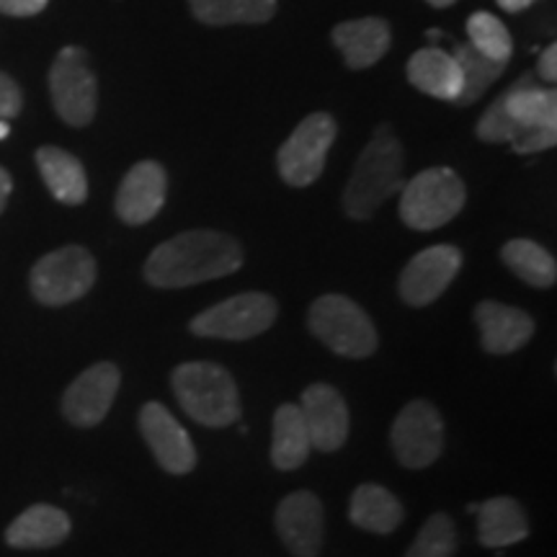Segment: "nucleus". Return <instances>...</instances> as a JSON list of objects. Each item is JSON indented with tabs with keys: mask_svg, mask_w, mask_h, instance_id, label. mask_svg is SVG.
I'll return each mask as SVG.
<instances>
[{
	"mask_svg": "<svg viewBox=\"0 0 557 557\" xmlns=\"http://www.w3.org/2000/svg\"><path fill=\"white\" fill-rule=\"evenodd\" d=\"M243 248L233 235L218 230H189L160 243L145 261V278L158 289H184L235 274Z\"/></svg>",
	"mask_w": 557,
	"mask_h": 557,
	"instance_id": "obj_1",
	"label": "nucleus"
},
{
	"mask_svg": "<svg viewBox=\"0 0 557 557\" xmlns=\"http://www.w3.org/2000/svg\"><path fill=\"white\" fill-rule=\"evenodd\" d=\"M406 156L387 124L374 129L367 148L361 150L344 191V212L351 220H369L385 201L403 189Z\"/></svg>",
	"mask_w": 557,
	"mask_h": 557,
	"instance_id": "obj_2",
	"label": "nucleus"
},
{
	"mask_svg": "<svg viewBox=\"0 0 557 557\" xmlns=\"http://www.w3.org/2000/svg\"><path fill=\"white\" fill-rule=\"evenodd\" d=\"M178 406L207 429L233 426L240 418V395L233 374L212 361H186L171 372Z\"/></svg>",
	"mask_w": 557,
	"mask_h": 557,
	"instance_id": "obj_3",
	"label": "nucleus"
},
{
	"mask_svg": "<svg viewBox=\"0 0 557 557\" xmlns=\"http://www.w3.org/2000/svg\"><path fill=\"white\" fill-rule=\"evenodd\" d=\"M400 191L398 214L403 225L418 230V233L444 227L462 212L465 201H468L465 181L459 178L457 171L444 169V165L421 171L408 184H403Z\"/></svg>",
	"mask_w": 557,
	"mask_h": 557,
	"instance_id": "obj_4",
	"label": "nucleus"
},
{
	"mask_svg": "<svg viewBox=\"0 0 557 557\" xmlns=\"http://www.w3.org/2000/svg\"><path fill=\"white\" fill-rule=\"evenodd\" d=\"M308 325L312 336L323 341L338 357L367 359L377 351V329L367 312L344 295H323L315 299Z\"/></svg>",
	"mask_w": 557,
	"mask_h": 557,
	"instance_id": "obj_5",
	"label": "nucleus"
},
{
	"mask_svg": "<svg viewBox=\"0 0 557 557\" xmlns=\"http://www.w3.org/2000/svg\"><path fill=\"white\" fill-rule=\"evenodd\" d=\"M96 284V259L83 246H65L41 256L29 274V287L37 302L62 308L88 295Z\"/></svg>",
	"mask_w": 557,
	"mask_h": 557,
	"instance_id": "obj_6",
	"label": "nucleus"
},
{
	"mask_svg": "<svg viewBox=\"0 0 557 557\" xmlns=\"http://www.w3.org/2000/svg\"><path fill=\"white\" fill-rule=\"evenodd\" d=\"M336 135L338 127L331 114L318 111V114L305 116L276 152V169L284 184L295 189L315 184L325 169V158L336 143Z\"/></svg>",
	"mask_w": 557,
	"mask_h": 557,
	"instance_id": "obj_7",
	"label": "nucleus"
},
{
	"mask_svg": "<svg viewBox=\"0 0 557 557\" xmlns=\"http://www.w3.org/2000/svg\"><path fill=\"white\" fill-rule=\"evenodd\" d=\"M276 299L263 292H246L212 305L191 320V333L201 338L248 341L267 333L276 320Z\"/></svg>",
	"mask_w": 557,
	"mask_h": 557,
	"instance_id": "obj_8",
	"label": "nucleus"
},
{
	"mask_svg": "<svg viewBox=\"0 0 557 557\" xmlns=\"http://www.w3.org/2000/svg\"><path fill=\"white\" fill-rule=\"evenodd\" d=\"M50 94L54 111L70 127H86L96 116L99 86L94 70L88 67V54L81 47L60 50L50 70Z\"/></svg>",
	"mask_w": 557,
	"mask_h": 557,
	"instance_id": "obj_9",
	"label": "nucleus"
},
{
	"mask_svg": "<svg viewBox=\"0 0 557 557\" xmlns=\"http://www.w3.org/2000/svg\"><path fill=\"white\" fill-rule=\"evenodd\" d=\"M389 442L398 462L408 470L434 465L444 449V421L429 400H413L395 418Z\"/></svg>",
	"mask_w": 557,
	"mask_h": 557,
	"instance_id": "obj_10",
	"label": "nucleus"
},
{
	"mask_svg": "<svg viewBox=\"0 0 557 557\" xmlns=\"http://www.w3.org/2000/svg\"><path fill=\"white\" fill-rule=\"evenodd\" d=\"M462 269V253L455 246H431L413 256L400 274V297L410 308H426L447 292Z\"/></svg>",
	"mask_w": 557,
	"mask_h": 557,
	"instance_id": "obj_11",
	"label": "nucleus"
},
{
	"mask_svg": "<svg viewBox=\"0 0 557 557\" xmlns=\"http://www.w3.org/2000/svg\"><path fill=\"white\" fill-rule=\"evenodd\" d=\"M139 431L158 459V465L171 475H189L197 468V449H194L186 429L176 421V416L160 403H145L139 410Z\"/></svg>",
	"mask_w": 557,
	"mask_h": 557,
	"instance_id": "obj_12",
	"label": "nucleus"
},
{
	"mask_svg": "<svg viewBox=\"0 0 557 557\" xmlns=\"http://www.w3.org/2000/svg\"><path fill=\"white\" fill-rule=\"evenodd\" d=\"M122 374L120 369L109 361L88 367L78 374V380L65 389L62 398V413L73 426L90 429L99 426L107 413L114 406L116 393H120Z\"/></svg>",
	"mask_w": 557,
	"mask_h": 557,
	"instance_id": "obj_13",
	"label": "nucleus"
},
{
	"mask_svg": "<svg viewBox=\"0 0 557 557\" xmlns=\"http://www.w3.org/2000/svg\"><path fill=\"white\" fill-rule=\"evenodd\" d=\"M165 194H169V176L163 165L156 160H139L122 178L114 201L116 214L132 227L148 225L163 209Z\"/></svg>",
	"mask_w": 557,
	"mask_h": 557,
	"instance_id": "obj_14",
	"label": "nucleus"
},
{
	"mask_svg": "<svg viewBox=\"0 0 557 557\" xmlns=\"http://www.w3.org/2000/svg\"><path fill=\"white\" fill-rule=\"evenodd\" d=\"M299 413L308 426L312 449L333 455L348 438V408L341 393L331 385H310L302 393Z\"/></svg>",
	"mask_w": 557,
	"mask_h": 557,
	"instance_id": "obj_15",
	"label": "nucleus"
},
{
	"mask_svg": "<svg viewBox=\"0 0 557 557\" xmlns=\"http://www.w3.org/2000/svg\"><path fill=\"white\" fill-rule=\"evenodd\" d=\"M276 532L295 557H318L323 547V506L310 491L292 493L276 508Z\"/></svg>",
	"mask_w": 557,
	"mask_h": 557,
	"instance_id": "obj_16",
	"label": "nucleus"
},
{
	"mask_svg": "<svg viewBox=\"0 0 557 557\" xmlns=\"http://www.w3.org/2000/svg\"><path fill=\"white\" fill-rule=\"evenodd\" d=\"M475 323L480 329V344L487 354H496V357L519 351L534 336V320L524 310L493 302V299L478 305Z\"/></svg>",
	"mask_w": 557,
	"mask_h": 557,
	"instance_id": "obj_17",
	"label": "nucleus"
},
{
	"mask_svg": "<svg viewBox=\"0 0 557 557\" xmlns=\"http://www.w3.org/2000/svg\"><path fill=\"white\" fill-rule=\"evenodd\" d=\"M389 26L385 18L367 16L344 21L333 29V45L344 54L351 70H367L385 58L389 50Z\"/></svg>",
	"mask_w": 557,
	"mask_h": 557,
	"instance_id": "obj_18",
	"label": "nucleus"
},
{
	"mask_svg": "<svg viewBox=\"0 0 557 557\" xmlns=\"http://www.w3.org/2000/svg\"><path fill=\"white\" fill-rule=\"evenodd\" d=\"M408 81L410 86L431 99L449 103H455L462 90V73H459L455 54L438 50V47H426V50L410 54Z\"/></svg>",
	"mask_w": 557,
	"mask_h": 557,
	"instance_id": "obj_19",
	"label": "nucleus"
},
{
	"mask_svg": "<svg viewBox=\"0 0 557 557\" xmlns=\"http://www.w3.org/2000/svg\"><path fill=\"white\" fill-rule=\"evenodd\" d=\"M67 534V513L62 508L37 504L13 519V524L5 529V542L16 549H47L65 542Z\"/></svg>",
	"mask_w": 557,
	"mask_h": 557,
	"instance_id": "obj_20",
	"label": "nucleus"
},
{
	"mask_svg": "<svg viewBox=\"0 0 557 557\" xmlns=\"http://www.w3.org/2000/svg\"><path fill=\"white\" fill-rule=\"evenodd\" d=\"M37 169L41 181L60 205L78 207L88 199V176L83 163L67 150L45 145L37 150Z\"/></svg>",
	"mask_w": 557,
	"mask_h": 557,
	"instance_id": "obj_21",
	"label": "nucleus"
},
{
	"mask_svg": "<svg viewBox=\"0 0 557 557\" xmlns=\"http://www.w3.org/2000/svg\"><path fill=\"white\" fill-rule=\"evenodd\" d=\"M529 521L524 506L511 496H496L478 508V540L483 547H511L527 540Z\"/></svg>",
	"mask_w": 557,
	"mask_h": 557,
	"instance_id": "obj_22",
	"label": "nucleus"
},
{
	"mask_svg": "<svg viewBox=\"0 0 557 557\" xmlns=\"http://www.w3.org/2000/svg\"><path fill=\"white\" fill-rule=\"evenodd\" d=\"M310 451V434L302 413H299V406L287 403V406L276 408L274 434H271V462H274V468L282 472L302 468Z\"/></svg>",
	"mask_w": 557,
	"mask_h": 557,
	"instance_id": "obj_23",
	"label": "nucleus"
},
{
	"mask_svg": "<svg viewBox=\"0 0 557 557\" xmlns=\"http://www.w3.org/2000/svg\"><path fill=\"white\" fill-rule=\"evenodd\" d=\"M348 519L364 532L393 534L403 521V506L387 487L364 483L354 491L351 504H348Z\"/></svg>",
	"mask_w": 557,
	"mask_h": 557,
	"instance_id": "obj_24",
	"label": "nucleus"
},
{
	"mask_svg": "<svg viewBox=\"0 0 557 557\" xmlns=\"http://www.w3.org/2000/svg\"><path fill=\"white\" fill-rule=\"evenodd\" d=\"M500 96H504L506 111L521 124V127H534V124H557L555 88L537 81V75L534 73L521 75V78Z\"/></svg>",
	"mask_w": 557,
	"mask_h": 557,
	"instance_id": "obj_25",
	"label": "nucleus"
},
{
	"mask_svg": "<svg viewBox=\"0 0 557 557\" xmlns=\"http://www.w3.org/2000/svg\"><path fill=\"white\" fill-rule=\"evenodd\" d=\"M500 259L529 287L549 289L557 282L555 256L547 248H542L540 243L527 238L508 240L500 248Z\"/></svg>",
	"mask_w": 557,
	"mask_h": 557,
	"instance_id": "obj_26",
	"label": "nucleus"
},
{
	"mask_svg": "<svg viewBox=\"0 0 557 557\" xmlns=\"http://www.w3.org/2000/svg\"><path fill=\"white\" fill-rule=\"evenodd\" d=\"M189 5L207 26L267 24L276 13V0H189Z\"/></svg>",
	"mask_w": 557,
	"mask_h": 557,
	"instance_id": "obj_27",
	"label": "nucleus"
},
{
	"mask_svg": "<svg viewBox=\"0 0 557 557\" xmlns=\"http://www.w3.org/2000/svg\"><path fill=\"white\" fill-rule=\"evenodd\" d=\"M455 60L459 65V73H462V90L457 96V107H472V103L480 101L485 96V90L496 83L500 75H504L506 62L487 60L485 54H480L470 41L465 45H455Z\"/></svg>",
	"mask_w": 557,
	"mask_h": 557,
	"instance_id": "obj_28",
	"label": "nucleus"
},
{
	"mask_svg": "<svg viewBox=\"0 0 557 557\" xmlns=\"http://www.w3.org/2000/svg\"><path fill=\"white\" fill-rule=\"evenodd\" d=\"M468 37L470 45L475 47L480 54H485L487 60L506 62L508 65V60H511L513 54V39L504 21L487 11L472 13L468 18Z\"/></svg>",
	"mask_w": 557,
	"mask_h": 557,
	"instance_id": "obj_29",
	"label": "nucleus"
},
{
	"mask_svg": "<svg viewBox=\"0 0 557 557\" xmlns=\"http://www.w3.org/2000/svg\"><path fill=\"white\" fill-rule=\"evenodd\" d=\"M457 549V527L447 513H434L423 524L406 557H451Z\"/></svg>",
	"mask_w": 557,
	"mask_h": 557,
	"instance_id": "obj_30",
	"label": "nucleus"
},
{
	"mask_svg": "<svg viewBox=\"0 0 557 557\" xmlns=\"http://www.w3.org/2000/svg\"><path fill=\"white\" fill-rule=\"evenodd\" d=\"M519 132H521V124L506 111L504 96H498V99L485 109V114L480 116V122H478V137L483 139V143H491V145L511 143Z\"/></svg>",
	"mask_w": 557,
	"mask_h": 557,
	"instance_id": "obj_31",
	"label": "nucleus"
},
{
	"mask_svg": "<svg viewBox=\"0 0 557 557\" xmlns=\"http://www.w3.org/2000/svg\"><path fill=\"white\" fill-rule=\"evenodd\" d=\"M557 145V124H534V127H521L517 137L511 139V148L519 156H532V152L549 150Z\"/></svg>",
	"mask_w": 557,
	"mask_h": 557,
	"instance_id": "obj_32",
	"label": "nucleus"
},
{
	"mask_svg": "<svg viewBox=\"0 0 557 557\" xmlns=\"http://www.w3.org/2000/svg\"><path fill=\"white\" fill-rule=\"evenodd\" d=\"M24 107V96L11 75L0 73V122H11Z\"/></svg>",
	"mask_w": 557,
	"mask_h": 557,
	"instance_id": "obj_33",
	"label": "nucleus"
},
{
	"mask_svg": "<svg viewBox=\"0 0 557 557\" xmlns=\"http://www.w3.org/2000/svg\"><path fill=\"white\" fill-rule=\"evenodd\" d=\"M47 3L50 0H0V13L13 18H29L45 11Z\"/></svg>",
	"mask_w": 557,
	"mask_h": 557,
	"instance_id": "obj_34",
	"label": "nucleus"
},
{
	"mask_svg": "<svg viewBox=\"0 0 557 557\" xmlns=\"http://www.w3.org/2000/svg\"><path fill=\"white\" fill-rule=\"evenodd\" d=\"M537 75L545 86H555L557 81V45H549L537 60Z\"/></svg>",
	"mask_w": 557,
	"mask_h": 557,
	"instance_id": "obj_35",
	"label": "nucleus"
},
{
	"mask_svg": "<svg viewBox=\"0 0 557 557\" xmlns=\"http://www.w3.org/2000/svg\"><path fill=\"white\" fill-rule=\"evenodd\" d=\"M13 191V178L5 169H0V212H3L5 205H9V197Z\"/></svg>",
	"mask_w": 557,
	"mask_h": 557,
	"instance_id": "obj_36",
	"label": "nucleus"
},
{
	"mask_svg": "<svg viewBox=\"0 0 557 557\" xmlns=\"http://www.w3.org/2000/svg\"><path fill=\"white\" fill-rule=\"evenodd\" d=\"M496 3L504 9L506 13H521L527 9H532L534 3H540V0H496Z\"/></svg>",
	"mask_w": 557,
	"mask_h": 557,
	"instance_id": "obj_37",
	"label": "nucleus"
},
{
	"mask_svg": "<svg viewBox=\"0 0 557 557\" xmlns=\"http://www.w3.org/2000/svg\"><path fill=\"white\" fill-rule=\"evenodd\" d=\"M429 5H434V9H447V5L457 3V0H426Z\"/></svg>",
	"mask_w": 557,
	"mask_h": 557,
	"instance_id": "obj_38",
	"label": "nucleus"
},
{
	"mask_svg": "<svg viewBox=\"0 0 557 557\" xmlns=\"http://www.w3.org/2000/svg\"><path fill=\"white\" fill-rule=\"evenodd\" d=\"M11 135V124L9 122H0V139H5Z\"/></svg>",
	"mask_w": 557,
	"mask_h": 557,
	"instance_id": "obj_39",
	"label": "nucleus"
},
{
	"mask_svg": "<svg viewBox=\"0 0 557 557\" xmlns=\"http://www.w3.org/2000/svg\"><path fill=\"white\" fill-rule=\"evenodd\" d=\"M478 508H480V504H470L468 511H470V513H478Z\"/></svg>",
	"mask_w": 557,
	"mask_h": 557,
	"instance_id": "obj_40",
	"label": "nucleus"
}]
</instances>
